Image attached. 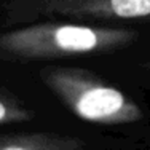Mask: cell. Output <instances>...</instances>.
Returning <instances> with one entry per match:
<instances>
[{"label": "cell", "mask_w": 150, "mask_h": 150, "mask_svg": "<svg viewBox=\"0 0 150 150\" xmlns=\"http://www.w3.org/2000/svg\"><path fill=\"white\" fill-rule=\"evenodd\" d=\"M50 75L48 83H51L81 118L102 123H120L141 117V112L115 88L83 80L67 70L51 72Z\"/></svg>", "instance_id": "obj_1"}, {"label": "cell", "mask_w": 150, "mask_h": 150, "mask_svg": "<svg viewBox=\"0 0 150 150\" xmlns=\"http://www.w3.org/2000/svg\"><path fill=\"white\" fill-rule=\"evenodd\" d=\"M125 34L107 30H93L80 26L61 27H34V29L15 32L2 38L0 48L19 56H48L86 53L113 43Z\"/></svg>", "instance_id": "obj_2"}, {"label": "cell", "mask_w": 150, "mask_h": 150, "mask_svg": "<svg viewBox=\"0 0 150 150\" xmlns=\"http://www.w3.org/2000/svg\"><path fill=\"white\" fill-rule=\"evenodd\" d=\"M110 10L120 18L149 16L150 0H110Z\"/></svg>", "instance_id": "obj_3"}, {"label": "cell", "mask_w": 150, "mask_h": 150, "mask_svg": "<svg viewBox=\"0 0 150 150\" xmlns=\"http://www.w3.org/2000/svg\"><path fill=\"white\" fill-rule=\"evenodd\" d=\"M6 118H10V110L6 109L2 102H0V123H2V121H5Z\"/></svg>", "instance_id": "obj_4"}, {"label": "cell", "mask_w": 150, "mask_h": 150, "mask_svg": "<svg viewBox=\"0 0 150 150\" xmlns=\"http://www.w3.org/2000/svg\"><path fill=\"white\" fill-rule=\"evenodd\" d=\"M2 150H27V149H24V147H18V145H11V147H5V149H2Z\"/></svg>", "instance_id": "obj_5"}]
</instances>
